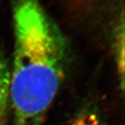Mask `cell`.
<instances>
[{
    "label": "cell",
    "instance_id": "6da1fadb",
    "mask_svg": "<svg viewBox=\"0 0 125 125\" xmlns=\"http://www.w3.org/2000/svg\"><path fill=\"white\" fill-rule=\"evenodd\" d=\"M13 18L10 109L14 125H44L66 76V40L39 0H17Z\"/></svg>",
    "mask_w": 125,
    "mask_h": 125
},
{
    "label": "cell",
    "instance_id": "7a4b0ae2",
    "mask_svg": "<svg viewBox=\"0 0 125 125\" xmlns=\"http://www.w3.org/2000/svg\"><path fill=\"white\" fill-rule=\"evenodd\" d=\"M10 69L5 58L0 57V125H8L10 109Z\"/></svg>",
    "mask_w": 125,
    "mask_h": 125
},
{
    "label": "cell",
    "instance_id": "3957f363",
    "mask_svg": "<svg viewBox=\"0 0 125 125\" xmlns=\"http://www.w3.org/2000/svg\"><path fill=\"white\" fill-rule=\"evenodd\" d=\"M68 125H104V124L96 107L88 103L75 113Z\"/></svg>",
    "mask_w": 125,
    "mask_h": 125
}]
</instances>
